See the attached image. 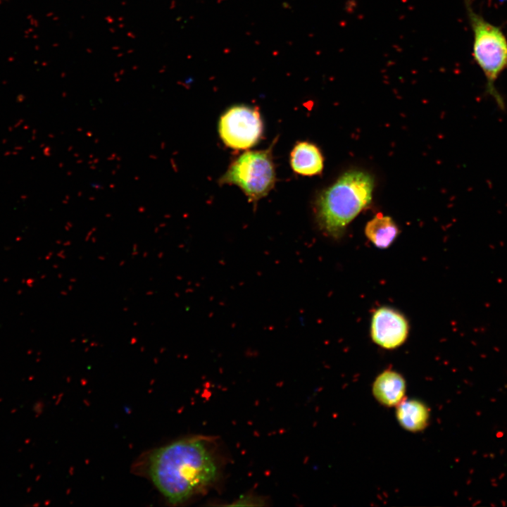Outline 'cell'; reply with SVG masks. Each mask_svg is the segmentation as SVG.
<instances>
[{
	"label": "cell",
	"instance_id": "6da1fadb",
	"mask_svg": "<svg viewBox=\"0 0 507 507\" xmlns=\"http://www.w3.org/2000/svg\"><path fill=\"white\" fill-rule=\"evenodd\" d=\"M215 444L196 436L143 453L135 461L136 474L150 480L170 504L186 503L206 490L220 474Z\"/></svg>",
	"mask_w": 507,
	"mask_h": 507
},
{
	"label": "cell",
	"instance_id": "7a4b0ae2",
	"mask_svg": "<svg viewBox=\"0 0 507 507\" xmlns=\"http://www.w3.org/2000/svg\"><path fill=\"white\" fill-rule=\"evenodd\" d=\"M374 182L361 170L343 174L316 201L318 223L327 234L337 238L372 199Z\"/></svg>",
	"mask_w": 507,
	"mask_h": 507
},
{
	"label": "cell",
	"instance_id": "3957f363",
	"mask_svg": "<svg viewBox=\"0 0 507 507\" xmlns=\"http://www.w3.org/2000/svg\"><path fill=\"white\" fill-rule=\"evenodd\" d=\"M463 1L472 32L473 59L486 79V93L503 109L504 101L498 92L495 82L507 69V37L500 27L489 22L476 12L471 0Z\"/></svg>",
	"mask_w": 507,
	"mask_h": 507
},
{
	"label": "cell",
	"instance_id": "277c9868",
	"mask_svg": "<svg viewBox=\"0 0 507 507\" xmlns=\"http://www.w3.org/2000/svg\"><path fill=\"white\" fill-rule=\"evenodd\" d=\"M220 182L238 186L250 201H256L266 196L275 182L272 146L241 154L230 164Z\"/></svg>",
	"mask_w": 507,
	"mask_h": 507
},
{
	"label": "cell",
	"instance_id": "5b68a950",
	"mask_svg": "<svg viewBox=\"0 0 507 507\" xmlns=\"http://www.w3.org/2000/svg\"><path fill=\"white\" fill-rule=\"evenodd\" d=\"M218 129L220 138L227 146L246 149L258 142L263 132V122L256 109L237 106L221 116Z\"/></svg>",
	"mask_w": 507,
	"mask_h": 507
},
{
	"label": "cell",
	"instance_id": "8992f818",
	"mask_svg": "<svg viewBox=\"0 0 507 507\" xmlns=\"http://www.w3.org/2000/svg\"><path fill=\"white\" fill-rule=\"evenodd\" d=\"M409 331L408 323L398 311L389 307L377 309L372 318L371 337L381 347L392 349L406 341Z\"/></svg>",
	"mask_w": 507,
	"mask_h": 507
},
{
	"label": "cell",
	"instance_id": "52a82bcc",
	"mask_svg": "<svg viewBox=\"0 0 507 507\" xmlns=\"http://www.w3.org/2000/svg\"><path fill=\"white\" fill-rule=\"evenodd\" d=\"M405 380L398 373L387 370L380 374L373 385L376 399L386 406L398 405L403 399Z\"/></svg>",
	"mask_w": 507,
	"mask_h": 507
},
{
	"label": "cell",
	"instance_id": "ba28073f",
	"mask_svg": "<svg viewBox=\"0 0 507 507\" xmlns=\"http://www.w3.org/2000/svg\"><path fill=\"white\" fill-rule=\"evenodd\" d=\"M290 163L295 173L311 176L322 172L323 158L315 145L302 142L294 146L290 156Z\"/></svg>",
	"mask_w": 507,
	"mask_h": 507
},
{
	"label": "cell",
	"instance_id": "9c48e42d",
	"mask_svg": "<svg viewBox=\"0 0 507 507\" xmlns=\"http://www.w3.org/2000/svg\"><path fill=\"white\" fill-rule=\"evenodd\" d=\"M399 228L393 219L382 214L376 215L368 221L365 233L368 239L377 247L389 246L399 234Z\"/></svg>",
	"mask_w": 507,
	"mask_h": 507
},
{
	"label": "cell",
	"instance_id": "30bf717a",
	"mask_svg": "<svg viewBox=\"0 0 507 507\" xmlns=\"http://www.w3.org/2000/svg\"><path fill=\"white\" fill-rule=\"evenodd\" d=\"M396 417L403 428L417 432L426 427L429 411L427 406L419 401L413 399L401 401L398 404Z\"/></svg>",
	"mask_w": 507,
	"mask_h": 507
}]
</instances>
